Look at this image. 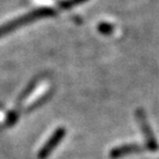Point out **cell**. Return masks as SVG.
Instances as JSON below:
<instances>
[{"label":"cell","mask_w":159,"mask_h":159,"mask_svg":"<svg viewBox=\"0 0 159 159\" xmlns=\"http://www.w3.org/2000/svg\"><path fill=\"white\" fill-rule=\"evenodd\" d=\"M54 13H55V11L53 9H51V8H41V9L37 10V11H34V12L30 13V15H28V16H25V17L21 18V19L17 20V21H15V22L6 25L5 28H1V29H0V34H2V33L7 32V31H10V30H12L13 28L22 25V23H25V22H28V21H31V20H34V19H39V18L53 16Z\"/></svg>","instance_id":"1"},{"label":"cell","mask_w":159,"mask_h":159,"mask_svg":"<svg viewBox=\"0 0 159 159\" xmlns=\"http://www.w3.org/2000/svg\"><path fill=\"white\" fill-rule=\"evenodd\" d=\"M64 134H65L64 128L57 129V132L54 133V135H53V136L51 137L49 140H48L47 144H45L44 146L41 148V150H40V152H39V158L40 159H44L45 157L50 154V152H52V149L54 148L57 144H59V142L61 140V138H63Z\"/></svg>","instance_id":"2"},{"label":"cell","mask_w":159,"mask_h":159,"mask_svg":"<svg viewBox=\"0 0 159 159\" xmlns=\"http://www.w3.org/2000/svg\"><path fill=\"white\" fill-rule=\"evenodd\" d=\"M137 118H138V123H139V125H140V127H142L143 132H144V135H145V137H146L149 147H150L152 149H156L157 148L156 139H155V136H154V134H152V128L149 127L148 122H147L144 112L137 113Z\"/></svg>","instance_id":"3"},{"label":"cell","mask_w":159,"mask_h":159,"mask_svg":"<svg viewBox=\"0 0 159 159\" xmlns=\"http://www.w3.org/2000/svg\"><path fill=\"white\" fill-rule=\"evenodd\" d=\"M87 0H63L59 3V7L62 8V9H69V8H72L74 6L81 5V3L86 2Z\"/></svg>","instance_id":"4"},{"label":"cell","mask_w":159,"mask_h":159,"mask_svg":"<svg viewBox=\"0 0 159 159\" xmlns=\"http://www.w3.org/2000/svg\"><path fill=\"white\" fill-rule=\"evenodd\" d=\"M98 31L102 34L108 35L114 31V27H113V25H111L108 22H102L98 25Z\"/></svg>","instance_id":"5"}]
</instances>
